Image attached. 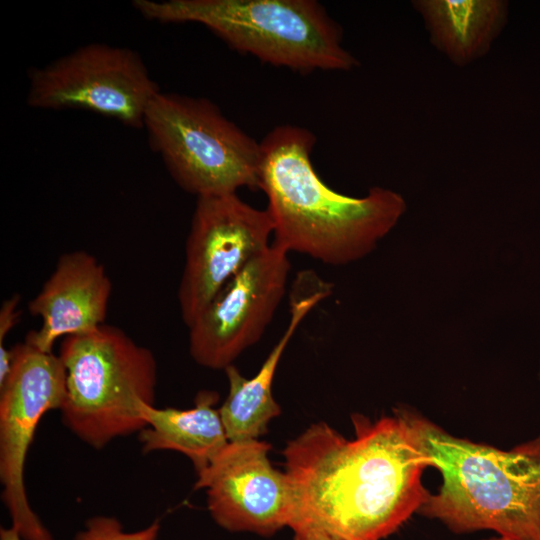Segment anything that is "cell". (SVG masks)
<instances>
[{
	"mask_svg": "<svg viewBox=\"0 0 540 540\" xmlns=\"http://www.w3.org/2000/svg\"><path fill=\"white\" fill-rule=\"evenodd\" d=\"M20 296L15 294L3 301L0 308V346L4 345V341L9 332L17 324L20 316L18 305Z\"/></svg>",
	"mask_w": 540,
	"mask_h": 540,
	"instance_id": "e0dca14e",
	"label": "cell"
},
{
	"mask_svg": "<svg viewBox=\"0 0 540 540\" xmlns=\"http://www.w3.org/2000/svg\"><path fill=\"white\" fill-rule=\"evenodd\" d=\"M0 540H23L19 532L13 526L0 529Z\"/></svg>",
	"mask_w": 540,
	"mask_h": 540,
	"instance_id": "ac0fdd59",
	"label": "cell"
},
{
	"mask_svg": "<svg viewBox=\"0 0 540 540\" xmlns=\"http://www.w3.org/2000/svg\"><path fill=\"white\" fill-rule=\"evenodd\" d=\"M12 349V368L0 386L2 499L23 540H53L30 507L24 470L40 419L48 411L60 410L64 403L66 371L59 356L27 341Z\"/></svg>",
	"mask_w": 540,
	"mask_h": 540,
	"instance_id": "ba28073f",
	"label": "cell"
},
{
	"mask_svg": "<svg viewBox=\"0 0 540 540\" xmlns=\"http://www.w3.org/2000/svg\"><path fill=\"white\" fill-rule=\"evenodd\" d=\"M27 104L36 109H81L143 128L147 108L161 91L140 54L89 43L29 71Z\"/></svg>",
	"mask_w": 540,
	"mask_h": 540,
	"instance_id": "52a82bcc",
	"label": "cell"
},
{
	"mask_svg": "<svg viewBox=\"0 0 540 540\" xmlns=\"http://www.w3.org/2000/svg\"><path fill=\"white\" fill-rule=\"evenodd\" d=\"M218 400L217 392L201 390L187 410L145 405L147 426L138 433L142 452L176 451L191 460L196 474L207 468L229 443L219 408H215Z\"/></svg>",
	"mask_w": 540,
	"mask_h": 540,
	"instance_id": "9a60e30c",
	"label": "cell"
},
{
	"mask_svg": "<svg viewBox=\"0 0 540 540\" xmlns=\"http://www.w3.org/2000/svg\"><path fill=\"white\" fill-rule=\"evenodd\" d=\"M332 288L314 271L299 272L290 292L288 325L259 371L246 378L234 365L224 370L229 391L219 413L229 442L258 439L267 432L269 422L280 415L281 408L272 394L278 364L301 322L332 293Z\"/></svg>",
	"mask_w": 540,
	"mask_h": 540,
	"instance_id": "4fadbf2b",
	"label": "cell"
},
{
	"mask_svg": "<svg viewBox=\"0 0 540 540\" xmlns=\"http://www.w3.org/2000/svg\"><path fill=\"white\" fill-rule=\"evenodd\" d=\"M316 143L308 129L282 124L261 145L260 186L268 200L273 243L328 265L370 253L398 222L406 203L398 193L372 187L364 197L326 185L311 161Z\"/></svg>",
	"mask_w": 540,
	"mask_h": 540,
	"instance_id": "7a4b0ae2",
	"label": "cell"
},
{
	"mask_svg": "<svg viewBox=\"0 0 540 540\" xmlns=\"http://www.w3.org/2000/svg\"><path fill=\"white\" fill-rule=\"evenodd\" d=\"M148 20L198 23L230 48L299 73L349 71L358 60L340 25L316 0H135Z\"/></svg>",
	"mask_w": 540,
	"mask_h": 540,
	"instance_id": "277c9868",
	"label": "cell"
},
{
	"mask_svg": "<svg viewBox=\"0 0 540 540\" xmlns=\"http://www.w3.org/2000/svg\"><path fill=\"white\" fill-rule=\"evenodd\" d=\"M481 540H511V539L497 535V536H493V537H489V538H485Z\"/></svg>",
	"mask_w": 540,
	"mask_h": 540,
	"instance_id": "d6986e66",
	"label": "cell"
},
{
	"mask_svg": "<svg viewBox=\"0 0 540 540\" xmlns=\"http://www.w3.org/2000/svg\"><path fill=\"white\" fill-rule=\"evenodd\" d=\"M159 531V520L144 529L125 532L116 518L96 516L86 522V528L76 535L75 540H157Z\"/></svg>",
	"mask_w": 540,
	"mask_h": 540,
	"instance_id": "2e32d148",
	"label": "cell"
},
{
	"mask_svg": "<svg viewBox=\"0 0 540 540\" xmlns=\"http://www.w3.org/2000/svg\"><path fill=\"white\" fill-rule=\"evenodd\" d=\"M288 252L273 242L213 298L189 331V353L200 366L225 370L259 341L286 291Z\"/></svg>",
	"mask_w": 540,
	"mask_h": 540,
	"instance_id": "30bf717a",
	"label": "cell"
},
{
	"mask_svg": "<svg viewBox=\"0 0 540 540\" xmlns=\"http://www.w3.org/2000/svg\"><path fill=\"white\" fill-rule=\"evenodd\" d=\"M271 446L259 439L229 442L207 468L197 473L213 520L230 532L269 537L289 527L294 496L285 472L269 458Z\"/></svg>",
	"mask_w": 540,
	"mask_h": 540,
	"instance_id": "8fae6325",
	"label": "cell"
},
{
	"mask_svg": "<svg viewBox=\"0 0 540 540\" xmlns=\"http://www.w3.org/2000/svg\"><path fill=\"white\" fill-rule=\"evenodd\" d=\"M428 467L442 483L418 514L455 534L493 531L540 540V433L510 450L452 435L410 408H398Z\"/></svg>",
	"mask_w": 540,
	"mask_h": 540,
	"instance_id": "3957f363",
	"label": "cell"
},
{
	"mask_svg": "<svg viewBox=\"0 0 540 540\" xmlns=\"http://www.w3.org/2000/svg\"><path fill=\"white\" fill-rule=\"evenodd\" d=\"M175 183L196 197L260 186L261 145L211 100L160 91L144 126Z\"/></svg>",
	"mask_w": 540,
	"mask_h": 540,
	"instance_id": "8992f818",
	"label": "cell"
},
{
	"mask_svg": "<svg viewBox=\"0 0 540 540\" xmlns=\"http://www.w3.org/2000/svg\"><path fill=\"white\" fill-rule=\"evenodd\" d=\"M273 229L269 212L249 205L237 193L197 197L177 292L186 327L243 267L271 245Z\"/></svg>",
	"mask_w": 540,
	"mask_h": 540,
	"instance_id": "9c48e42d",
	"label": "cell"
},
{
	"mask_svg": "<svg viewBox=\"0 0 540 540\" xmlns=\"http://www.w3.org/2000/svg\"><path fill=\"white\" fill-rule=\"evenodd\" d=\"M59 358L66 371L63 424L82 442L102 449L147 426L154 405L157 362L153 353L118 327L102 324L65 337Z\"/></svg>",
	"mask_w": 540,
	"mask_h": 540,
	"instance_id": "5b68a950",
	"label": "cell"
},
{
	"mask_svg": "<svg viewBox=\"0 0 540 540\" xmlns=\"http://www.w3.org/2000/svg\"><path fill=\"white\" fill-rule=\"evenodd\" d=\"M431 44L453 64L486 55L503 30L508 3L502 0H416Z\"/></svg>",
	"mask_w": 540,
	"mask_h": 540,
	"instance_id": "5bb4252c",
	"label": "cell"
},
{
	"mask_svg": "<svg viewBox=\"0 0 540 540\" xmlns=\"http://www.w3.org/2000/svg\"><path fill=\"white\" fill-rule=\"evenodd\" d=\"M111 291V280L95 256L84 250L62 254L28 304L41 325L25 341L51 353L59 338L95 330L105 322Z\"/></svg>",
	"mask_w": 540,
	"mask_h": 540,
	"instance_id": "7c38bea8",
	"label": "cell"
},
{
	"mask_svg": "<svg viewBox=\"0 0 540 540\" xmlns=\"http://www.w3.org/2000/svg\"><path fill=\"white\" fill-rule=\"evenodd\" d=\"M352 422L351 439L319 422L283 451L295 540H382L429 497L427 461L399 409L376 421L355 414Z\"/></svg>",
	"mask_w": 540,
	"mask_h": 540,
	"instance_id": "6da1fadb",
	"label": "cell"
},
{
	"mask_svg": "<svg viewBox=\"0 0 540 540\" xmlns=\"http://www.w3.org/2000/svg\"><path fill=\"white\" fill-rule=\"evenodd\" d=\"M309 540H320V539H309Z\"/></svg>",
	"mask_w": 540,
	"mask_h": 540,
	"instance_id": "ffe728a7",
	"label": "cell"
}]
</instances>
